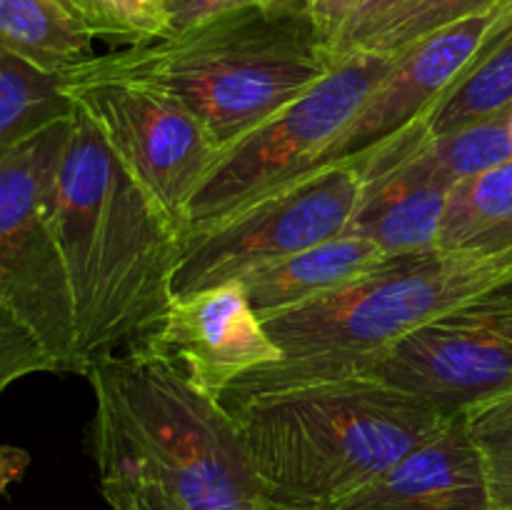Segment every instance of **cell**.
Segmentation results:
<instances>
[{"instance_id":"83f0119b","label":"cell","mask_w":512,"mask_h":510,"mask_svg":"<svg viewBox=\"0 0 512 510\" xmlns=\"http://www.w3.org/2000/svg\"><path fill=\"white\" fill-rule=\"evenodd\" d=\"M30 465L28 450L15 448V445H0V493L8 490L15 480L23 478Z\"/></svg>"},{"instance_id":"603a6c76","label":"cell","mask_w":512,"mask_h":510,"mask_svg":"<svg viewBox=\"0 0 512 510\" xmlns=\"http://www.w3.org/2000/svg\"><path fill=\"white\" fill-rule=\"evenodd\" d=\"M512 0H418L410 10H405L383 35L373 40L365 50L378 53H403L405 48L423 40L435 30L453 25L458 20L473 18V15L488 13V10L503 8Z\"/></svg>"},{"instance_id":"ba28073f","label":"cell","mask_w":512,"mask_h":510,"mask_svg":"<svg viewBox=\"0 0 512 510\" xmlns=\"http://www.w3.org/2000/svg\"><path fill=\"white\" fill-rule=\"evenodd\" d=\"M368 188V165L340 160L290 180L183 240L175 295L243 280L300 250L343 235Z\"/></svg>"},{"instance_id":"ffe728a7","label":"cell","mask_w":512,"mask_h":510,"mask_svg":"<svg viewBox=\"0 0 512 510\" xmlns=\"http://www.w3.org/2000/svg\"><path fill=\"white\" fill-rule=\"evenodd\" d=\"M512 105V23L485 53L475 60L453 88V93L438 105L428 123V138L453 133L478 120L493 118Z\"/></svg>"},{"instance_id":"5b68a950","label":"cell","mask_w":512,"mask_h":510,"mask_svg":"<svg viewBox=\"0 0 512 510\" xmlns=\"http://www.w3.org/2000/svg\"><path fill=\"white\" fill-rule=\"evenodd\" d=\"M510 275L512 253L430 250L393 258L338 293L263 320L283 358L240 375L220 395V403L365 375L410 333Z\"/></svg>"},{"instance_id":"7402d4cb","label":"cell","mask_w":512,"mask_h":510,"mask_svg":"<svg viewBox=\"0 0 512 510\" xmlns=\"http://www.w3.org/2000/svg\"><path fill=\"white\" fill-rule=\"evenodd\" d=\"M78 8L95 38L125 48L168 38L173 28V0H78Z\"/></svg>"},{"instance_id":"6da1fadb","label":"cell","mask_w":512,"mask_h":510,"mask_svg":"<svg viewBox=\"0 0 512 510\" xmlns=\"http://www.w3.org/2000/svg\"><path fill=\"white\" fill-rule=\"evenodd\" d=\"M53 225L78 325L80 375L153 338L173 303L183 230L73 105L53 188Z\"/></svg>"},{"instance_id":"8992f818","label":"cell","mask_w":512,"mask_h":510,"mask_svg":"<svg viewBox=\"0 0 512 510\" xmlns=\"http://www.w3.org/2000/svg\"><path fill=\"white\" fill-rule=\"evenodd\" d=\"M400 53L358 50L323 80L215 153L183 210V240L290 180L323 168L325 155L360 113Z\"/></svg>"},{"instance_id":"8fae6325","label":"cell","mask_w":512,"mask_h":510,"mask_svg":"<svg viewBox=\"0 0 512 510\" xmlns=\"http://www.w3.org/2000/svg\"><path fill=\"white\" fill-rule=\"evenodd\" d=\"M365 375L455 415L512 388V275L430 320Z\"/></svg>"},{"instance_id":"9a60e30c","label":"cell","mask_w":512,"mask_h":510,"mask_svg":"<svg viewBox=\"0 0 512 510\" xmlns=\"http://www.w3.org/2000/svg\"><path fill=\"white\" fill-rule=\"evenodd\" d=\"M450 188L403 173L368 180L363 200L345 233L363 235L390 258L440 250V225Z\"/></svg>"},{"instance_id":"277c9868","label":"cell","mask_w":512,"mask_h":510,"mask_svg":"<svg viewBox=\"0 0 512 510\" xmlns=\"http://www.w3.org/2000/svg\"><path fill=\"white\" fill-rule=\"evenodd\" d=\"M90 63L178 95L220 150L313 88L335 58L308 0H268Z\"/></svg>"},{"instance_id":"cb8c5ba5","label":"cell","mask_w":512,"mask_h":510,"mask_svg":"<svg viewBox=\"0 0 512 510\" xmlns=\"http://www.w3.org/2000/svg\"><path fill=\"white\" fill-rule=\"evenodd\" d=\"M33 373H58V368L33 333L0 308V395Z\"/></svg>"},{"instance_id":"4fadbf2b","label":"cell","mask_w":512,"mask_h":510,"mask_svg":"<svg viewBox=\"0 0 512 510\" xmlns=\"http://www.w3.org/2000/svg\"><path fill=\"white\" fill-rule=\"evenodd\" d=\"M328 510H488L483 470L463 410L393 468Z\"/></svg>"},{"instance_id":"5bb4252c","label":"cell","mask_w":512,"mask_h":510,"mask_svg":"<svg viewBox=\"0 0 512 510\" xmlns=\"http://www.w3.org/2000/svg\"><path fill=\"white\" fill-rule=\"evenodd\" d=\"M378 243L355 233L335 235L318 245L300 250L280 263L268 265L243 278L250 305L263 320L285 310L325 298L358 283L365 275L390 263Z\"/></svg>"},{"instance_id":"f1b7e54d","label":"cell","mask_w":512,"mask_h":510,"mask_svg":"<svg viewBox=\"0 0 512 510\" xmlns=\"http://www.w3.org/2000/svg\"><path fill=\"white\" fill-rule=\"evenodd\" d=\"M103 498L113 510H168L165 505L155 503V500L140 498L133 493H120V490H103Z\"/></svg>"},{"instance_id":"3957f363","label":"cell","mask_w":512,"mask_h":510,"mask_svg":"<svg viewBox=\"0 0 512 510\" xmlns=\"http://www.w3.org/2000/svg\"><path fill=\"white\" fill-rule=\"evenodd\" d=\"M273 510H328L450 418L375 375L290 385L223 403Z\"/></svg>"},{"instance_id":"44dd1931","label":"cell","mask_w":512,"mask_h":510,"mask_svg":"<svg viewBox=\"0 0 512 510\" xmlns=\"http://www.w3.org/2000/svg\"><path fill=\"white\" fill-rule=\"evenodd\" d=\"M463 413L478 450L488 510H512V388Z\"/></svg>"},{"instance_id":"f546056e","label":"cell","mask_w":512,"mask_h":510,"mask_svg":"<svg viewBox=\"0 0 512 510\" xmlns=\"http://www.w3.org/2000/svg\"><path fill=\"white\" fill-rule=\"evenodd\" d=\"M73 3H75V5H78V0H73ZM78 10H80V8H78Z\"/></svg>"},{"instance_id":"7a4b0ae2","label":"cell","mask_w":512,"mask_h":510,"mask_svg":"<svg viewBox=\"0 0 512 510\" xmlns=\"http://www.w3.org/2000/svg\"><path fill=\"white\" fill-rule=\"evenodd\" d=\"M85 378L100 493H133L168 510H273L233 413L153 345H130Z\"/></svg>"},{"instance_id":"30bf717a","label":"cell","mask_w":512,"mask_h":510,"mask_svg":"<svg viewBox=\"0 0 512 510\" xmlns=\"http://www.w3.org/2000/svg\"><path fill=\"white\" fill-rule=\"evenodd\" d=\"M510 23L512 3L445 25L405 48L323 165L358 160L368 165V180H373L400 163L428 138L438 105Z\"/></svg>"},{"instance_id":"d4e9b609","label":"cell","mask_w":512,"mask_h":510,"mask_svg":"<svg viewBox=\"0 0 512 510\" xmlns=\"http://www.w3.org/2000/svg\"><path fill=\"white\" fill-rule=\"evenodd\" d=\"M418 0H368L353 18L340 30L338 40L333 45V58L358 53L373 43L378 35H383L405 10H410Z\"/></svg>"},{"instance_id":"484cf974","label":"cell","mask_w":512,"mask_h":510,"mask_svg":"<svg viewBox=\"0 0 512 510\" xmlns=\"http://www.w3.org/2000/svg\"><path fill=\"white\" fill-rule=\"evenodd\" d=\"M263 3H268V0H173V28H170V35L183 33V30L195 28V25L218 18V15Z\"/></svg>"},{"instance_id":"9c48e42d","label":"cell","mask_w":512,"mask_h":510,"mask_svg":"<svg viewBox=\"0 0 512 510\" xmlns=\"http://www.w3.org/2000/svg\"><path fill=\"white\" fill-rule=\"evenodd\" d=\"M70 103L90 115L125 168L183 230V210L218 145L188 110L160 85L105 73L83 63L63 75Z\"/></svg>"},{"instance_id":"2e32d148","label":"cell","mask_w":512,"mask_h":510,"mask_svg":"<svg viewBox=\"0 0 512 510\" xmlns=\"http://www.w3.org/2000/svg\"><path fill=\"white\" fill-rule=\"evenodd\" d=\"M93 40L73 0H0V50L45 73L65 75L88 63Z\"/></svg>"},{"instance_id":"7c38bea8","label":"cell","mask_w":512,"mask_h":510,"mask_svg":"<svg viewBox=\"0 0 512 510\" xmlns=\"http://www.w3.org/2000/svg\"><path fill=\"white\" fill-rule=\"evenodd\" d=\"M145 343L215 398L240 375L283 358L240 280L175 295L160 330Z\"/></svg>"},{"instance_id":"ac0fdd59","label":"cell","mask_w":512,"mask_h":510,"mask_svg":"<svg viewBox=\"0 0 512 510\" xmlns=\"http://www.w3.org/2000/svg\"><path fill=\"white\" fill-rule=\"evenodd\" d=\"M508 160H512V105L493 118L478 120L453 133L425 138L413 153L405 155L385 173L395 170L453 190L463 180L488 173Z\"/></svg>"},{"instance_id":"4316f807","label":"cell","mask_w":512,"mask_h":510,"mask_svg":"<svg viewBox=\"0 0 512 510\" xmlns=\"http://www.w3.org/2000/svg\"><path fill=\"white\" fill-rule=\"evenodd\" d=\"M365 3H368V0H308L315 28H318L323 43L330 48V53H333V45L335 40H338L340 30L345 28V23H348Z\"/></svg>"},{"instance_id":"52a82bcc","label":"cell","mask_w":512,"mask_h":510,"mask_svg":"<svg viewBox=\"0 0 512 510\" xmlns=\"http://www.w3.org/2000/svg\"><path fill=\"white\" fill-rule=\"evenodd\" d=\"M70 118L0 155V308L33 333L58 373L80 375L73 293L53 225Z\"/></svg>"},{"instance_id":"e0dca14e","label":"cell","mask_w":512,"mask_h":510,"mask_svg":"<svg viewBox=\"0 0 512 510\" xmlns=\"http://www.w3.org/2000/svg\"><path fill=\"white\" fill-rule=\"evenodd\" d=\"M440 250L512 253V160L450 190L440 225Z\"/></svg>"},{"instance_id":"d6986e66","label":"cell","mask_w":512,"mask_h":510,"mask_svg":"<svg viewBox=\"0 0 512 510\" xmlns=\"http://www.w3.org/2000/svg\"><path fill=\"white\" fill-rule=\"evenodd\" d=\"M70 113L73 103L63 90V75L45 73L0 50V155Z\"/></svg>"}]
</instances>
